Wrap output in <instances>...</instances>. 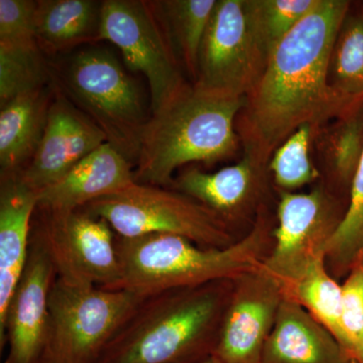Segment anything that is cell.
Instances as JSON below:
<instances>
[{
  "label": "cell",
  "instance_id": "1",
  "mask_svg": "<svg viewBox=\"0 0 363 363\" xmlns=\"http://www.w3.org/2000/svg\"><path fill=\"white\" fill-rule=\"evenodd\" d=\"M346 0H320L267 59L236 121L245 154L267 167L274 150L301 126L320 128L354 111L329 82L332 50L350 13Z\"/></svg>",
  "mask_w": 363,
  "mask_h": 363
},
{
  "label": "cell",
  "instance_id": "2",
  "mask_svg": "<svg viewBox=\"0 0 363 363\" xmlns=\"http://www.w3.org/2000/svg\"><path fill=\"white\" fill-rule=\"evenodd\" d=\"M233 279L143 298L97 363H201L213 354Z\"/></svg>",
  "mask_w": 363,
  "mask_h": 363
},
{
  "label": "cell",
  "instance_id": "3",
  "mask_svg": "<svg viewBox=\"0 0 363 363\" xmlns=\"http://www.w3.org/2000/svg\"><path fill=\"white\" fill-rule=\"evenodd\" d=\"M274 225L276 218L264 208L247 235L225 248L201 247L172 234L117 236L121 278L116 290L145 298L172 289L235 279L266 260Z\"/></svg>",
  "mask_w": 363,
  "mask_h": 363
},
{
  "label": "cell",
  "instance_id": "4",
  "mask_svg": "<svg viewBox=\"0 0 363 363\" xmlns=\"http://www.w3.org/2000/svg\"><path fill=\"white\" fill-rule=\"evenodd\" d=\"M247 98L215 96L186 83L152 112L140 138L135 181L171 188L174 173L194 162L212 164L240 147L236 121Z\"/></svg>",
  "mask_w": 363,
  "mask_h": 363
},
{
  "label": "cell",
  "instance_id": "5",
  "mask_svg": "<svg viewBox=\"0 0 363 363\" xmlns=\"http://www.w3.org/2000/svg\"><path fill=\"white\" fill-rule=\"evenodd\" d=\"M50 64L55 86L135 167L152 111L135 79L114 55L101 48L78 50L55 62L50 60Z\"/></svg>",
  "mask_w": 363,
  "mask_h": 363
},
{
  "label": "cell",
  "instance_id": "6",
  "mask_svg": "<svg viewBox=\"0 0 363 363\" xmlns=\"http://www.w3.org/2000/svg\"><path fill=\"white\" fill-rule=\"evenodd\" d=\"M143 298L128 291L74 286L57 278L50 293L40 363H97Z\"/></svg>",
  "mask_w": 363,
  "mask_h": 363
},
{
  "label": "cell",
  "instance_id": "7",
  "mask_svg": "<svg viewBox=\"0 0 363 363\" xmlns=\"http://www.w3.org/2000/svg\"><path fill=\"white\" fill-rule=\"evenodd\" d=\"M83 208L108 222L118 238L172 234L216 248L240 240L209 210L171 188L135 182Z\"/></svg>",
  "mask_w": 363,
  "mask_h": 363
},
{
  "label": "cell",
  "instance_id": "8",
  "mask_svg": "<svg viewBox=\"0 0 363 363\" xmlns=\"http://www.w3.org/2000/svg\"><path fill=\"white\" fill-rule=\"evenodd\" d=\"M278 192L274 242L262 266L285 295L311 267L325 262L347 203L322 181L307 193Z\"/></svg>",
  "mask_w": 363,
  "mask_h": 363
},
{
  "label": "cell",
  "instance_id": "9",
  "mask_svg": "<svg viewBox=\"0 0 363 363\" xmlns=\"http://www.w3.org/2000/svg\"><path fill=\"white\" fill-rule=\"evenodd\" d=\"M267 59L253 26L250 0H217L192 84L215 96L247 98L262 78Z\"/></svg>",
  "mask_w": 363,
  "mask_h": 363
},
{
  "label": "cell",
  "instance_id": "10",
  "mask_svg": "<svg viewBox=\"0 0 363 363\" xmlns=\"http://www.w3.org/2000/svg\"><path fill=\"white\" fill-rule=\"evenodd\" d=\"M100 42L116 45L128 68L147 78L152 113L186 84L156 1L104 0Z\"/></svg>",
  "mask_w": 363,
  "mask_h": 363
},
{
  "label": "cell",
  "instance_id": "11",
  "mask_svg": "<svg viewBox=\"0 0 363 363\" xmlns=\"http://www.w3.org/2000/svg\"><path fill=\"white\" fill-rule=\"evenodd\" d=\"M33 227L44 241L57 278L74 286L116 290L121 278L116 233L108 222L81 208L38 210Z\"/></svg>",
  "mask_w": 363,
  "mask_h": 363
},
{
  "label": "cell",
  "instance_id": "12",
  "mask_svg": "<svg viewBox=\"0 0 363 363\" xmlns=\"http://www.w3.org/2000/svg\"><path fill=\"white\" fill-rule=\"evenodd\" d=\"M264 264V262H262ZM262 264L233 279L213 363H260L285 295Z\"/></svg>",
  "mask_w": 363,
  "mask_h": 363
},
{
  "label": "cell",
  "instance_id": "13",
  "mask_svg": "<svg viewBox=\"0 0 363 363\" xmlns=\"http://www.w3.org/2000/svg\"><path fill=\"white\" fill-rule=\"evenodd\" d=\"M56 267L32 225L28 260L6 314L0 319V346L9 344L4 363H40L49 327L50 293Z\"/></svg>",
  "mask_w": 363,
  "mask_h": 363
},
{
  "label": "cell",
  "instance_id": "14",
  "mask_svg": "<svg viewBox=\"0 0 363 363\" xmlns=\"http://www.w3.org/2000/svg\"><path fill=\"white\" fill-rule=\"evenodd\" d=\"M269 169L248 155L233 166L214 173L189 167L174 179L171 189L201 204L236 236L252 227L267 208Z\"/></svg>",
  "mask_w": 363,
  "mask_h": 363
},
{
  "label": "cell",
  "instance_id": "15",
  "mask_svg": "<svg viewBox=\"0 0 363 363\" xmlns=\"http://www.w3.org/2000/svg\"><path fill=\"white\" fill-rule=\"evenodd\" d=\"M54 86L44 135L35 156L20 174L26 185L40 192L73 169L105 143L96 123Z\"/></svg>",
  "mask_w": 363,
  "mask_h": 363
},
{
  "label": "cell",
  "instance_id": "16",
  "mask_svg": "<svg viewBox=\"0 0 363 363\" xmlns=\"http://www.w3.org/2000/svg\"><path fill=\"white\" fill-rule=\"evenodd\" d=\"M123 154L105 143L79 162L63 178L40 192L38 210L71 212L116 194L135 183V169Z\"/></svg>",
  "mask_w": 363,
  "mask_h": 363
},
{
  "label": "cell",
  "instance_id": "17",
  "mask_svg": "<svg viewBox=\"0 0 363 363\" xmlns=\"http://www.w3.org/2000/svg\"><path fill=\"white\" fill-rule=\"evenodd\" d=\"M38 201L37 191L21 175L0 177V319L28 260Z\"/></svg>",
  "mask_w": 363,
  "mask_h": 363
},
{
  "label": "cell",
  "instance_id": "18",
  "mask_svg": "<svg viewBox=\"0 0 363 363\" xmlns=\"http://www.w3.org/2000/svg\"><path fill=\"white\" fill-rule=\"evenodd\" d=\"M260 363H354L302 306L284 298Z\"/></svg>",
  "mask_w": 363,
  "mask_h": 363
},
{
  "label": "cell",
  "instance_id": "19",
  "mask_svg": "<svg viewBox=\"0 0 363 363\" xmlns=\"http://www.w3.org/2000/svg\"><path fill=\"white\" fill-rule=\"evenodd\" d=\"M54 86L0 105V177L20 175L32 161L47 126Z\"/></svg>",
  "mask_w": 363,
  "mask_h": 363
},
{
  "label": "cell",
  "instance_id": "20",
  "mask_svg": "<svg viewBox=\"0 0 363 363\" xmlns=\"http://www.w3.org/2000/svg\"><path fill=\"white\" fill-rule=\"evenodd\" d=\"M102 1L38 0L35 40L48 59L75 51L82 45L99 43Z\"/></svg>",
  "mask_w": 363,
  "mask_h": 363
},
{
  "label": "cell",
  "instance_id": "21",
  "mask_svg": "<svg viewBox=\"0 0 363 363\" xmlns=\"http://www.w3.org/2000/svg\"><path fill=\"white\" fill-rule=\"evenodd\" d=\"M314 142L325 177L322 182L334 194L348 200L363 157V105L320 128Z\"/></svg>",
  "mask_w": 363,
  "mask_h": 363
},
{
  "label": "cell",
  "instance_id": "22",
  "mask_svg": "<svg viewBox=\"0 0 363 363\" xmlns=\"http://www.w3.org/2000/svg\"><path fill=\"white\" fill-rule=\"evenodd\" d=\"M217 0H162L157 11L177 58L183 63L193 82L203 38Z\"/></svg>",
  "mask_w": 363,
  "mask_h": 363
},
{
  "label": "cell",
  "instance_id": "23",
  "mask_svg": "<svg viewBox=\"0 0 363 363\" xmlns=\"http://www.w3.org/2000/svg\"><path fill=\"white\" fill-rule=\"evenodd\" d=\"M324 328L330 332L345 350L342 323V286L329 274L325 262L311 267L285 293ZM346 352V351H345Z\"/></svg>",
  "mask_w": 363,
  "mask_h": 363
},
{
  "label": "cell",
  "instance_id": "24",
  "mask_svg": "<svg viewBox=\"0 0 363 363\" xmlns=\"http://www.w3.org/2000/svg\"><path fill=\"white\" fill-rule=\"evenodd\" d=\"M329 82L341 96L363 104V13H348L336 38Z\"/></svg>",
  "mask_w": 363,
  "mask_h": 363
},
{
  "label": "cell",
  "instance_id": "25",
  "mask_svg": "<svg viewBox=\"0 0 363 363\" xmlns=\"http://www.w3.org/2000/svg\"><path fill=\"white\" fill-rule=\"evenodd\" d=\"M318 130L310 124L301 126L274 150L267 169L278 191L296 192L322 181L310 154Z\"/></svg>",
  "mask_w": 363,
  "mask_h": 363
},
{
  "label": "cell",
  "instance_id": "26",
  "mask_svg": "<svg viewBox=\"0 0 363 363\" xmlns=\"http://www.w3.org/2000/svg\"><path fill=\"white\" fill-rule=\"evenodd\" d=\"M363 253V157L352 184L347 207L327 250L325 264L336 281L345 278Z\"/></svg>",
  "mask_w": 363,
  "mask_h": 363
},
{
  "label": "cell",
  "instance_id": "27",
  "mask_svg": "<svg viewBox=\"0 0 363 363\" xmlns=\"http://www.w3.org/2000/svg\"><path fill=\"white\" fill-rule=\"evenodd\" d=\"M51 82V64L39 45H0V105Z\"/></svg>",
  "mask_w": 363,
  "mask_h": 363
},
{
  "label": "cell",
  "instance_id": "28",
  "mask_svg": "<svg viewBox=\"0 0 363 363\" xmlns=\"http://www.w3.org/2000/svg\"><path fill=\"white\" fill-rule=\"evenodd\" d=\"M320 0H250L255 32L267 56L314 11Z\"/></svg>",
  "mask_w": 363,
  "mask_h": 363
},
{
  "label": "cell",
  "instance_id": "29",
  "mask_svg": "<svg viewBox=\"0 0 363 363\" xmlns=\"http://www.w3.org/2000/svg\"><path fill=\"white\" fill-rule=\"evenodd\" d=\"M342 323L346 353L354 363H363V253L342 285Z\"/></svg>",
  "mask_w": 363,
  "mask_h": 363
},
{
  "label": "cell",
  "instance_id": "30",
  "mask_svg": "<svg viewBox=\"0 0 363 363\" xmlns=\"http://www.w3.org/2000/svg\"><path fill=\"white\" fill-rule=\"evenodd\" d=\"M37 1L0 0V45L33 47Z\"/></svg>",
  "mask_w": 363,
  "mask_h": 363
},
{
  "label": "cell",
  "instance_id": "31",
  "mask_svg": "<svg viewBox=\"0 0 363 363\" xmlns=\"http://www.w3.org/2000/svg\"><path fill=\"white\" fill-rule=\"evenodd\" d=\"M201 363H213V362H212L211 358H210V359L206 360V362H201Z\"/></svg>",
  "mask_w": 363,
  "mask_h": 363
}]
</instances>
